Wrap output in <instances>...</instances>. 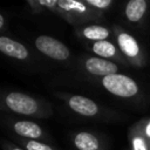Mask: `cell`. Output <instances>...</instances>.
Instances as JSON below:
<instances>
[{"mask_svg": "<svg viewBox=\"0 0 150 150\" xmlns=\"http://www.w3.org/2000/svg\"><path fill=\"white\" fill-rule=\"evenodd\" d=\"M103 87L111 94L120 97H131L137 94V83L123 74H111L102 79Z\"/></svg>", "mask_w": 150, "mask_h": 150, "instance_id": "1", "label": "cell"}, {"mask_svg": "<svg viewBox=\"0 0 150 150\" xmlns=\"http://www.w3.org/2000/svg\"><path fill=\"white\" fill-rule=\"evenodd\" d=\"M35 46L41 53H43L45 55L54 60L63 61V60H67L69 56V50L66 47V45H63L62 42H60L59 40L52 36L41 35L36 38Z\"/></svg>", "mask_w": 150, "mask_h": 150, "instance_id": "2", "label": "cell"}, {"mask_svg": "<svg viewBox=\"0 0 150 150\" xmlns=\"http://www.w3.org/2000/svg\"><path fill=\"white\" fill-rule=\"evenodd\" d=\"M6 104L11 110L21 115H33L38 110V102L21 93H9L6 96Z\"/></svg>", "mask_w": 150, "mask_h": 150, "instance_id": "3", "label": "cell"}, {"mask_svg": "<svg viewBox=\"0 0 150 150\" xmlns=\"http://www.w3.org/2000/svg\"><path fill=\"white\" fill-rule=\"evenodd\" d=\"M86 68L87 70L93 75H100V76H108L111 74H116L117 66L110 61H107L105 59L100 57H90L86 61Z\"/></svg>", "mask_w": 150, "mask_h": 150, "instance_id": "4", "label": "cell"}, {"mask_svg": "<svg viewBox=\"0 0 150 150\" xmlns=\"http://www.w3.org/2000/svg\"><path fill=\"white\" fill-rule=\"evenodd\" d=\"M68 103H69V107L75 112L83 115V116H94L98 111L97 104L94 101H91L84 96H80V95L71 96L69 98Z\"/></svg>", "mask_w": 150, "mask_h": 150, "instance_id": "5", "label": "cell"}, {"mask_svg": "<svg viewBox=\"0 0 150 150\" xmlns=\"http://www.w3.org/2000/svg\"><path fill=\"white\" fill-rule=\"evenodd\" d=\"M0 50L7 56H11L18 60H25L28 56V50L23 45L7 36H0Z\"/></svg>", "mask_w": 150, "mask_h": 150, "instance_id": "6", "label": "cell"}, {"mask_svg": "<svg viewBox=\"0 0 150 150\" xmlns=\"http://www.w3.org/2000/svg\"><path fill=\"white\" fill-rule=\"evenodd\" d=\"M14 130L16 134L28 138H39L42 135L40 125L30 121H20L14 124Z\"/></svg>", "mask_w": 150, "mask_h": 150, "instance_id": "7", "label": "cell"}, {"mask_svg": "<svg viewBox=\"0 0 150 150\" xmlns=\"http://www.w3.org/2000/svg\"><path fill=\"white\" fill-rule=\"evenodd\" d=\"M117 41H118V46H120L121 50L125 55H128L130 57H135L138 55L139 47L134 36H131L127 33H121L117 38Z\"/></svg>", "mask_w": 150, "mask_h": 150, "instance_id": "8", "label": "cell"}, {"mask_svg": "<svg viewBox=\"0 0 150 150\" xmlns=\"http://www.w3.org/2000/svg\"><path fill=\"white\" fill-rule=\"evenodd\" d=\"M146 11V1L144 0H131L125 7V15L129 21H139Z\"/></svg>", "mask_w": 150, "mask_h": 150, "instance_id": "9", "label": "cell"}, {"mask_svg": "<svg viewBox=\"0 0 150 150\" xmlns=\"http://www.w3.org/2000/svg\"><path fill=\"white\" fill-rule=\"evenodd\" d=\"M74 143L79 150H97L98 149V141L97 138L86 131L79 132L75 136Z\"/></svg>", "mask_w": 150, "mask_h": 150, "instance_id": "10", "label": "cell"}, {"mask_svg": "<svg viewBox=\"0 0 150 150\" xmlns=\"http://www.w3.org/2000/svg\"><path fill=\"white\" fill-rule=\"evenodd\" d=\"M84 38L94 41H104L109 36V30L103 26H88L83 29Z\"/></svg>", "mask_w": 150, "mask_h": 150, "instance_id": "11", "label": "cell"}, {"mask_svg": "<svg viewBox=\"0 0 150 150\" xmlns=\"http://www.w3.org/2000/svg\"><path fill=\"white\" fill-rule=\"evenodd\" d=\"M93 52L98 56H102V59H108L116 54V48L111 42L104 40L95 42L93 45Z\"/></svg>", "mask_w": 150, "mask_h": 150, "instance_id": "12", "label": "cell"}, {"mask_svg": "<svg viewBox=\"0 0 150 150\" xmlns=\"http://www.w3.org/2000/svg\"><path fill=\"white\" fill-rule=\"evenodd\" d=\"M57 6L64 11H71L77 13H84L87 11V7L84 6L83 2L75 1V0H59Z\"/></svg>", "mask_w": 150, "mask_h": 150, "instance_id": "13", "label": "cell"}, {"mask_svg": "<svg viewBox=\"0 0 150 150\" xmlns=\"http://www.w3.org/2000/svg\"><path fill=\"white\" fill-rule=\"evenodd\" d=\"M26 148H27V150H52L50 146H48L43 143L36 142V141H29L26 144Z\"/></svg>", "mask_w": 150, "mask_h": 150, "instance_id": "14", "label": "cell"}, {"mask_svg": "<svg viewBox=\"0 0 150 150\" xmlns=\"http://www.w3.org/2000/svg\"><path fill=\"white\" fill-rule=\"evenodd\" d=\"M87 4L93 6V7L105 8V7L111 5V0H87Z\"/></svg>", "mask_w": 150, "mask_h": 150, "instance_id": "15", "label": "cell"}, {"mask_svg": "<svg viewBox=\"0 0 150 150\" xmlns=\"http://www.w3.org/2000/svg\"><path fill=\"white\" fill-rule=\"evenodd\" d=\"M132 148H134V150H148L145 142L141 137H135L132 139Z\"/></svg>", "mask_w": 150, "mask_h": 150, "instance_id": "16", "label": "cell"}, {"mask_svg": "<svg viewBox=\"0 0 150 150\" xmlns=\"http://www.w3.org/2000/svg\"><path fill=\"white\" fill-rule=\"evenodd\" d=\"M39 5H41V6H47V7H53V6H56V5H57V1H56V0H52V1L40 0V1H39Z\"/></svg>", "mask_w": 150, "mask_h": 150, "instance_id": "17", "label": "cell"}, {"mask_svg": "<svg viewBox=\"0 0 150 150\" xmlns=\"http://www.w3.org/2000/svg\"><path fill=\"white\" fill-rule=\"evenodd\" d=\"M145 134H146L148 137H150V122L148 123V125H146V128H145Z\"/></svg>", "mask_w": 150, "mask_h": 150, "instance_id": "18", "label": "cell"}, {"mask_svg": "<svg viewBox=\"0 0 150 150\" xmlns=\"http://www.w3.org/2000/svg\"><path fill=\"white\" fill-rule=\"evenodd\" d=\"M2 26H4V18L0 16V27H2Z\"/></svg>", "mask_w": 150, "mask_h": 150, "instance_id": "19", "label": "cell"}, {"mask_svg": "<svg viewBox=\"0 0 150 150\" xmlns=\"http://www.w3.org/2000/svg\"><path fill=\"white\" fill-rule=\"evenodd\" d=\"M13 150H21V149H13Z\"/></svg>", "mask_w": 150, "mask_h": 150, "instance_id": "20", "label": "cell"}]
</instances>
